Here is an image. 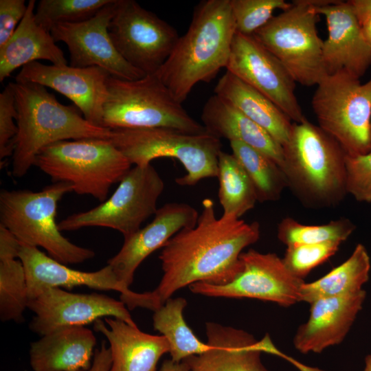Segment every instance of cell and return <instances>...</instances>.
<instances>
[{
    "mask_svg": "<svg viewBox=\"0 0 371 371\" xmlns=\"http://www.w3.org/2000/svg\"><path fill=\"white\" fill-rule=\"evenodd\" d=\"M260 238V225L233 215L217 218L214 203L202 202L196 224L183 228L161 248L163 276L152 292L160 306L179 289L196 282L224 284L241 268L240 254Z\"/></svg>",
    "mask_w": 371,
    "mask_h": 371,
    "instance_id": "6da1fadb",
    "label": "cell"
},
{
    "mask_svg": "<svg viewBox=\"0 0 371 371\" xmlns=\"http://www.w3.org/2000/svg\"><path fill=\"white\" fill-rule=\"evenodd\" d=\"M236 33L230 0L200 1L187 32L155 74L183 103L196 84L226 68Z\"/></svg>",
    "mask_w": 371,
    "mask_h": 371,
    "instance_id": "7a4b0ae2",
    "label": "cell"
},
{
    "mask_svg": "<svg viewBox=\"0 0 371 371\" xmlns=\"http://www.w3.org/2000/svg\"><path fill=\"white\" fill-rule=\"evenodd\" d=\"M17 110L18 133L12 175L27 174L37 154L57 142L81 139H110L111 130L88 122L78 110L60 103L46 87L34 82H10Z\"/></svg>",
    "mask_w": 371,
    "mask_h": 371,
    "instance_id": "3957f363",
    "label": "cell"
},
{
    "mask_svg": "<svg viewBox=\"0 0 371 371\" xmlns=\"http://www.w3.org/2000/svg\"><path fill=\"white\" fill-rule=\"evenodd\" d=\"M282 148L287 187L302 203L329 207L344 199L346 153L334 138L306 119L293 123Z\"/></svg>",
    "mask_w": 371,
    "mask_h": 371,
    "instance_id": "277c9868",
    "label": "cell"
},
{
    "mask_svg": "<svg viewBox=\"0 0 371 371\" xmlns=\"http://www.w3.org/2000/svg\"><path fill=\"white\" fill-rule=\"evenodd\" d=\"M70 192H73L72 186L65 182L53 183L38 192L1 190L0 224L21 244L41 247L63 264L88 260L94 257L95 252L63 236L56 222L58 203Z\"/></svg>",
    "mask_w": 371,
    "mask_h": 371,
    "instance_id": "5b68a950",
    "label": "cell"
},
{
    "mask_svg": "<svg viewBox=\"0 0 371 371\" xmlns=\"http://www.w3.org/2000/svg\"><path fill=\"white\" fill-rule=\"evenodd\" d=\"M34 166L53 181L71 184L73 192L102 203L111 186L120 182L132 164L110 139L63 140L40 150Z\"/></svg>",
    "mask_w": 371,
    "mask_h": 371,
    "instance_id": "8992f818",
    "label": "cell"
},
{
    "mask_svg": "<svg viewBox=\"0 0 371 371\" xmlns=\"http://www.w3.org/2000/svg\"><path fill=\"white\" fill-rule=\"evenodd\" d=\"M102 127L111 130L170 128L196 134L207 132L156 74L132 80L110 76Z\"/></svg>",
    "mask_w": 371,
    "mask_h": 371,
    "instance_id": "52a82bcc",
    "label": "cell"
},
{
    "mask_svg": "<svg viewBox=\"0 0 371 371\" xmlns=\"http://www.w3.org/2000/svg\"><path fill=\"white\" fill-rule=\"evenodd\" d=\"M113 144L135 166H146L158 158L179 161L186 175L175 182L192 186L200 181L217 177L221 139L207 132L190 133L170 128L111 130Z\"/></svg>",
    "mask_w": 371,
    "mask_h": 371,
    "instance_id": "ba28073f",
    "label": "cell"
},
{
    "mask_svg": "<svg viewBox=\"0 0 371 371\" xmlns=\"http://www.w3.org/2000/svg\"><path fill=\"white\" fill-rule=\"evenodd\" d=\"M311 105L319 126L346 155L371 149V79L361 84L344 71L328 74L317 85Z\"/></svg>",
    "mask_w": 371,
    "mask_h": 371,
    "instance_id": "9c48e42d",
    "label": "cell"
},
{
    "mask_svg": "<svg viewBox=\"0 0 371 371\" xmlns=\"http://www.w3.org/2000/svg\"><path fill=\"white\" fill-rule=\"evenodd\" d=\"M292 5L254 34L285 67L294 81L317 85L328 75L323 60V42L316 24L318 16L306 0Z\"/></svg>",
    "mask_w": 371,
    "mask_h": 371,
    "instance_id": "30bf717a",
    "label": "cell"
},
{
    "mask_svg": "<svg viewBox=\"0 0 371 371\" xmlns=\"http://www.w3.org/2000/svg\"><path fill=\"white\" fill-rule=\"evenodd\" d=\"M164 181L151 165L135 166L119 182L114 193L100 205L73 214L60 221V231L87 227H103L128 237L157 210V201L164 192Z\"/></svg>",
    "mask_w": 371,
    "mask_h": 371,
    "instance_id": "8fae6325",
    "label": "cell"
},
{
    "mask_svg": "<svg viewBox=\"0 0 371 371\" xmlns=\"http://www.w3.org/2000/svg\"><path fill=\"white\" fill-rule=\"evenodd\" d=\"M109 33L121 56L145 75L156 74L179 38L175 27L134 0H119Z\"/></svg>",
    "mask_w": 371,
    "mask_h": 371,
    "instance_id": "7c38bea8",
    "label": "cell"
},
{
    "mask_svg": "<svg viewBox=\"0 0 371 371\" xmlns=\"http://www.w3.org/2000/svg\"><path fill=\"white\" fill-rule=\"evenodd\" d=\"M241 268L224 284L196 282L191 292L208 297L254 298L289 307L301 302L304 280L293 276L276 254L249 249L240 256Z\"/></svg>",
    "mask_w": 371,
    "mask_h": 371,
    "instance_id": "4fadbf2b",
    "label": "cell"
},
{
    "mask_svg": "<svg viewBox=\"0 0 371 371\" xmlns=\"http://www.w3.org/2000/svg\"><path fill=\"white\" fill-rule=\"evenodd\" d=\"M225 69L270 99L293 123L306 119L295 93L296 82L254 35L236 32Z\"/></svg>",
    "mask_w": 371,
    "mask_h": 371,
    "instance_id": "5bb4252c",
    "label": "cell"
},
{
    "mask_svg": "<svg viewBox=\"0 0 371 371\" xmlns=\"http://www.w3.org/2000/svg\"><path fill=\"white\" fill-rule=\"evenodd\" d=\"M27 278L29 300L49 288L72 289L85 286L120 293L121 301L132 310L137 307L153 310L155 302L150 291L135 293L120 283L107 265L91 272L71 269L41 251L38 247L21 244L18 258Z\"/></svg>",
    "mask_w": 371,
    "mask_h": 371,
    "instance_id": "9a60e30c",
    "label": "cell"
},
{
    "mask_svg": "<svg viewBox=\"0 0 371 371\" xmlns=\"http://www.w3.org/2000/svg\"><path fill=\"white\" fill-rule=\"evenodd\" d=\"M119 0H111L91 18L76 23H60L50 31L56 42L66 44L70 54V66L98 67L111 76L124 80H137L146 75L128 64L115 49L109 33Z\"/></svg>",
    "mask_w": 371,
    "mask_h": 371,
    "instance_id": "2e32d148",
    "label": "cell"
},
{
    "mask_svg": "<svg viewBox=\"0 0 371 371\" xmlns=\"http://www.w3.org/2000/svg\"><path fill=\"white\" fill-rule=\"evenodd\" d=\"M27 308L34 313L30 328L41 336L61 328L85 326L110 317L136 325L124 303L97 293H75L61 288H49L30 300Z\"/></svg>",
    "mask_w": 371,
    "mask_h": 371,
    "instance_id": "e0dca14e",
    "label": "cell"
},
{
    "mask_svg": "<svg viewBox=\"0 0 371 371\" xmlns=\"http://www.w3.org/2000/svg\"><path fill=\"white\" fill-rule=\"evenodd\" d=\"M110 76L98 67L49 65L35 61L23 66L15 81L34 82L59 92L75 104L88 122L102 127Z\"/></svg>",
    "mask_w": 371,
    "mask_h": 371,
    "instance_id": "ac0fdd59",
    "label": "cell"
},
{
    "mask_svg": "<svg viewBox=\"0 0 371 371\" xmlns=\"http://www.w3.org/2000/svg\"><path fill=\"white\" fill-rule=\"evenodd\" d=\"M198 211L185 203H167L157 209L153 221L133 234L124 238V243L108 264L118 281L129 289L140 264L183 228L194 227Z\"/></svg>",
    "mask_w": 371,
    "mask_h": 371,
    "instance_id": "d6986e66",
    "label": "cell"
},
{
    "mask_svg": "<svg viewBox=\"0 0 371 371\" xmlns=\"http://www.w3.org/2000/svg\"><path fill=\"white\" fill-rule=\"evenodd\" d=\"M314 9L326 18L328 36L323 42V60L327 74L344 71L360 79L371 65V46L351 5L338 1Z\"/></svg>",
    "mask_w": 371,
    "mask_h": 371,
    "instance_id": "ffe728a7",
    "label": "cell"
},
{
    "mask_svg": "<svg viewBox=\"0 0 371 371\" xmlns=\"http://www.w3.org/2000/svg\"><path fill=\"white\" fill-rule=\"evenodd\" d=\"M205 332L210 348L183 360L190 371H269L260 359L275 349L269 335L258 341L242 329L214 322L205 324Z\"/></svg>",
    "mask_w": 371,
    "mask_h": 371,
    "instance_id": "44dd1931",
    "label": "cell"
},
{
    "mask_svg": "<svg viewBox=\"0 0 371 371\" xmlns=\"http://www.w3.org/2000/svg\"><path fill=\"white\" fill-rule=\"evenodd\" d=\"M366 297V292L362 289L311 303L309 317L299 326L294 336L295 348L302 354L320 353L340 344L361 310Z\"/></svg>",
    "mask_w": 371,
    "mask_h": 371,
    "instance_id": "7402d4cb",
    "label": "cell"
},
{
    "mask_svg": "<svg viewBox=\"0 0 371 371\" xmlns=\"http://www.w3.org/2000/svg\"><path fill=\"white\" fill-rule=\"evenodd\" d=\"M93 324L109 342L113 371H156L160 358L170 351L164 336L144 333L122 319L104 317Z\"/></svg>",
    "mask_w": 371,
    "mask_h": 371,
    "instance_id": "603a6c76",
    "label": "cell"
},
{
    "mask_svg": "<svg viewBox=\"0 0 371 371\" xmlns=\"http://www.w3.org/2000/svg\"><path fill=\"white\" fill-rule=\"evenodd\" d=\"M96 337L85 326L61 328L31 344L29 357L33 371H79L93 361Z\"/></svg>",
    "mask_w": 371,
    "mask_h": 371,
    "instance_id": "cb8c5ba5",
    "label": "cell"
},
{
    "mask_svg": "<svg viewBox=\"0 0 371 371\" xmlns=\"http://www.w3.org/2000/svg\"><path fill=\"white\" fill-rule=\"evenodd\" d=\"M202 125L218 139L245 144L270 157L280 168L283 163L282 146L262 127L234 105L217 95H212L201 111Z\"/></svg>",
    "mask_w": 371,
    "mask_h": 371,
    "instance_id": "d4e9b609",
    "label": "cell"
},
{
    "mask_svg": "<svg viewBox=\"0 0 371 371\" xmlns=\"http://www.w3.org/2000/svg\"><path fill=\"white\" fill-rule=\"evenodd\" d=\"M35 0H30L25 14L12 36L0 46V82L19 67L37 60L52 65H67L63 52L56 45L51 33L35 21Z\"/></svg>",
    "mask_w": 371,
    "mask_h": 371,
    "instance_id": "484cf974",
    "label": "cell"
},
{
    "mask_svg": "<svg viewBox=\"0 0 371 371\" xmlns=\"http://www.w3.org/2000/svg\"><path fill=\"white\" fill-rule=\"evenodd\" d=\"M214 93L265 129L282 146L289 137L293 123L270 99L226 71Z\"/></svg>",
    "mask_w": 371,
    "mask_h": 371,
    "instance_id": "4316f807",
    "label": "cell"
},
{
    "mask_svg": "<svg viewBox=\"0 0 371 371\" xmlns=\"http://www.w3.org/2000/svg\"><path fill=\"white\" fill-rule=\"evenodd\" d=\"M371 264L368 252L357 244L350 256L338 267L317 280L304 283L301 302L309 304L326 297L355 293L369 280Z\"/></svg>",
    "mask_w": 371,
    "mask_h": 371,
    "instance_id": "83f0119b",
    "label": "cell"
},
{
    "mask_svg": "<svg viewBox=\"0 0 371 371\" xmlns=\"http://www.w3.org/2000/svg\"><path fill=\"white\" fill-rule=\"evenodd\" d=\"M186 305L187 301L183 297H170L153 311V327L167 339L170 359L175 362L202 354L210 348L187 324L183 314Z\"/></svg>",
    "mask_w": 371,
    "mask_h": 371,
    "instance_id": "f1b7e54d",
    "label": "cell"
},
{
    "mask_svg": "<svg viewBox=\"0 0 371 371\" xmlns=\"http://www.w3.org/2000/svg\"><path fill=\"white\" fill-rule=\"evenodd\" d=\"M218 197L223 215L240 218L258 202L253 184L238 159L221 150L218 159Z\"/></svg>",
    "mask_w": 371,
    "mask_h": 371,
    "instance_id": "f546056e",
    "label": "cell"
},
{
    "mask_svg": "<svg viewBox=\"0 0 371 371\" xmlns=\"http://www.w3.org/2000/svg\"><path fill=\"white\" fill-rule=\"evenodd\" d=\"M232 155L247 174L258 202L278 200L286 179L281 168L264 153L239 142H229Z\"/></svg>",
    "mask_w": 371,
    "mask_h": 371,
    "instance_id": "4dcf8cb0",
    "label": "cell"
},
{
    "mask_svg": "<svg viewBox=\"0 0 371 371\" xmlns=\"http://www.w3.org/2000/svg\"><path fill=\"white\" fill-rule=\"evenodd\" d=\"M355 227L351 221L346 218L333 220L326 224L308 225L286 217L278 225L277 236L286 247L326 242L342 243L352 234Z\"/></svg>",
    "mask_w": 371,
    "mask_h": 371,
    "instance_id": "1f68e13d",
    "label": "cell"
},
{
    "mask_svg": "<svg viewBox=\"0 0 371 371\" xmlns=\"http://www.w3.org/2000/svg\"><path fill=\"white\" fill-rule=\"evenodd\" d=\"M27 282L20 260L0 261V319L20 322L28 308Z\"/></svg>",
    "mask_w": 371,
    "mask_h": 371,
    "instance_id": "d6a6232c",
    "label": "cell"
},
{
    "mask_svg": "<svg viewBox=\"0 0 371 371\" xmlns=\"http://www.w3.org/2000/svg\"><path fill=\"white\" fill-rule=\"evenodd\" d=\"M111 0H41L34 12L35 21L49 32L60 23H76L94 16Z\"/></svg>",
    "mask_w": 371,
    "mask_h": 371,
    "instance_id": "836d02e7",
    "label": "cell"
},
{
    "mask_svg": "<svg viewBox=\"0 0 371 371\" xmlns=\"http://www.w3.org/2000/svg\"><path fill=\"white\" fill-rule=\"evenodd\" d=\"M236 32L254 35L273 16L276 10L282 11L292 5L284 0H230Z\"/></svg>",
    "mask_w": 371,
    "mask_h": 371,
    "instance_id": "e575fe53",
    "label": "cell"
},
{
    "mask_svg": "<svg viewBox=\"0 0 371 371\" xmlns=\"http://www.w3.org/2000/svg\"><path fill=\"white\" fill-rule=\"evenodd\" d=\"M341 244L326 242L289 246L282 260L293 276L303 280L312 269L333 256Z\"/></svg>",
    "mask_w": 371,
    "mask_h": 371,
    "instance_id": "d590c367",
    "label": "cell"
},
{
    "mask_svg": "<svg viewBox=\"0 0 371 371\" xmlns=\"http://www.w3.org/2000/svg\"><path fill=\"white\" fill-rule=\"evenodd\" d=\"M346 189L356 201L371 203V149L366 153L346 155Z\"/></svg>",
    "mask_w": 371,
    "mask_h": 371,
    "instance_id": "8d00e7d4",
    "label": "cell"
},
{
    "mask_svg": "<svg viewBox=\"0 0 371 371\" xmlns=\"http://www.w3.org/2000/svg\"><path fill=\"white\" fill-rule=\"evenodd\" d=\"M17 110L14 93L8 84L0 93V159L12 156L18 133Z\"/></svg>",
    "mask_w": 371,
    "mask_h": 371,
    "instance_id": "74e56055",
    "label": "cell"
},
{
    "mask_svg": "<svg viewBox=\"0 0 371 371\" xmlns=\"http://www.w3.org/2000/svg\"><path fill=\"white\" fill-rule=\"evenodd\" d=\"M27 8L25 0H0V46L14 34Z\"/></svg>",
    "mask_w": 371,
    "mask_h": 371,
    "instance_id": "f35d334b",
    "label": "cell"
},
{
    "mask_svg": "<svg viewBox=\"0 0 371 371\" xmlns=\"http://www.w3.org/2000/svg\"><path fill=\"white\" fill-rule=\"evenodd\" d=\"M21 243L5 227L0 224V261L19 258Z\"/></svg>",
    "mask_w": 371,
    "mask_h": 371,
    "instance_id": "ab89813d",
    "label": "cell"
},
{
    "mask_svg": "<svg viewBox=\"0 0 371 371\" xmlns=\"http://www.w3.org/2000/svg\"><path fill=\"white\" fill-rule=\"evenodd\" d=\"M111 368L110 349L106 346V343L102 341L101 346L95 350L91 366L87 370L79 371H113Z\"/></svg>",
    "mask_w": 371,
    "mask_h": 371,
    "instance_id": "60d3db41",
    "label": "cell"
},
{
    "mask_svg": "<svg viewBox=\"0 0 371 371\" xmlns=\"http://www.w3.org/2000/svg\"><path fill=\"white\" fill-rule=\"evenodd\" d=\"M360 24L371 18V0L348 1Z\"/></svg>",
    "mask_w": 371,
    "mask_h": 371,
    "instance_id": "b9f144b4",
    "label": "cell"
},
{
    "mask_svg": "<svg viewBox=\"0 0 371 371\" xmlns=\"http://www.w3.org/2000/svg\"><path fill=\"white\" fill-rule=\"evenodd\" d=\"M159 371H190L185 361L175 362L171 359L165 360L161 366Z\"/></svg>",
    "mask_w": 371,
    "mask_h": 371,
    "instance_id": "7bdbcfd3",
    "label": "cell"
},
{
    "mask_svg": "<svg viewBox=\"0 0 371 371\" xmlns=\"http://www.w3.org/2000/svg\"><path fill=\"white\" fill-rule=\"evenodd\" d=\"M363 36L371 46V18H369L361 23Z\"/></svg>",
    "mask_w": 371,
    "mask_h": 371,
    "instance_id": "ee69618b",
    "label": "cell"
},
{
    "mask_svg": "<svg viewBox=\"0 0 371 371\" xmlns=\"http://www.w3.org/2000/svg\"><path fill=\"white\" fill-rule=\"evenodd\" d=\"M363 371H371V354L365 357V368Z\"/></svg>",
    "mask_w": 371,
    "mask_h": 371,
    "instance_id": "f6af8a7d",
    "label": "cell"
}]
</instances>
